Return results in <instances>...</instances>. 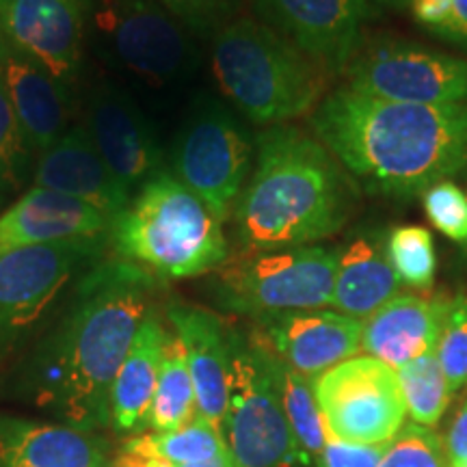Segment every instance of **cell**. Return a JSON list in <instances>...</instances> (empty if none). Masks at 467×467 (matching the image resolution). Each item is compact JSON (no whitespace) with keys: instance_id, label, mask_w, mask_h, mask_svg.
<instances>
[{"instance_id":"6da1fadb","label":"cell","mask_w":467,"mask_h":467,"mask_svg":"<svg viewBox=\"0 0 467 467\" xmlns=\"http://www.w3.org/2000/svg\"><path fill=\"white\" fill-rule=\"evenodd\" d=\"M154 285L151 273L119 258L91 268L28 361L33 400L76 429L110 424L115 377L151 307Z\"/></svg>"},{"instance_id":"d6a6232c","label":"cell","mask_w":467,"mask_h":467,"mask_svg":"<svg viewBox=\"0 0 467 467\" xmlns=\"http://www.w3.org/2000/svg\"><path fill=\"white\" fill-rule=\"evenodd\" d=\"M437 359L451 394L467 388V296H457L451 303V312L437 344Z\"/></svg>"},{"instance_id":"b9f144b4","label":"cell","mask_w":467,"mask_h":467,"mask_svg":"<svg viewBox=\"0 0 467 467\" xmlns=\"http://www.w3.org/2000/svg\"><path fill=\"white\" fill-rule=\"evenodd\" d=\"M0 200H3V195H0Z\"/></svg>"},{"instance_id":"4316f807","label":"cell","mask_w":467,"mask_h":467,"mask_svg":"<svg viewBox=\"0 0 467 467\" xmlns=\"http://www.w3.org/2000/svg\"><path fill=\"white\" fill-rule=\"evenodd\" d=\"M197 416L195 385H192L189 364L182 344L175 336H169L159 383L148 413V429L154 433H169L189 424Z\"/></svg>"},{"instance_id":"ffe728a7","label":"cell","mask_w":467,"mask_h":467,"mask_svg":"<svg viewBox=\"0 0 467 467\" xmlns=\"http://www.w3.org/2000/svg\"><path fill=\"white\" fill-rule=\"evenodd\" d=\"M0 76L33 154H42L69 128L72 89L58 83L48 69L0 39Z\"/></svg>"},{"instance_id":"9c48e42d","label":"cell","mask_w":467,"mask_h":467,"mask_svg":"<svg viewBox=\"0 0 467 467\" xmlns=\"http://www.w3.org/2000/svg\"><path fill=\"white\" fill-rule=\"evenodd\" d=\"M221 433L236 467H312L285 418L265 350L236 334Z\"/></svg>"},{"instance_id":"1f68e13d","label":"cell","mask_w":467,"mask_h":467,"mask_svg":"<svg viewBox=\"0 0 467 467\" xmlns=\"http://www.w3.org/2000/svg\"><path fill=\"white\" fill-rule=\"evenodd\" d=\"M424 213L437 232L467 247V192L454 180H441L422 192Z\"/></svg>"},{"instance_id":"2e32d148","label":"cell","mask_w":467,"mask_h":467,"mask_svg":"<svg viewBox=\"0 0 467 467\" xmlns=\"http://www.w3.org/2000/svg\"><path fill=\"white\" fill-rule=\"evenodd\" d=\"M258 323L260 329L251 340L312 383L361 350L364 320L336 309L279 314Z\"/></svg>"},{"instance_id":"d6986e66","label":"cell","mask_w":467,"mask_h":467,"mask_svg":"<svg viewBox=\"0 0 467 467\" xmlns=\"http://www.w3.org/2000/svg\"><path fill=\"white\" fill-rule=\"evenodd\" d=\"M167 314L195 385L197 416L221 429L230 399L232 334L225 331L223 320L208 309L171 303Z\"/></svg>"},{"instance_id":"836d02e7","label":"cell","mask_w":467,"mask_h":467,"mask_svg":"<svg viewBox=\"0 0 467 467\" xmlns=\"http://www.w3.org/2000/svg\"><path fill=\"white\" fill-rule=\"evenodd\" d=\"M197 39H213L236 17L241 0H154Z\"/></svg>"},{"instance_id":"8992f818","label":"cell","mask_w":467,"mask_h":467,"mask_svg":"<svg viewBox=\"0 0 467 467\" xmlns=\"http://www.w3.org/2000/svg\"><path fill=\"white\" fill-rule=\"evenodd\" d=\"M340 260L337 247L244 251L219 266L213 290L221 307L255 320L323 309L331 303Z\"/></svg>"},{"instance_id":"f35d334b","label":"cell","mask_w":467,"mask_h":467,"mask_svg":"<svg viewBox=\"0 0 467 467\" xmlns=\"http://www.w3.org/2000/svg\"><path fill=\"white\" fill-rule=\"evenodd\" d=\"M388 3H394V5H399V3H411V0H388Z\"/></svg>"},{"instance_id":"484cf974","label":"cell","mask_w":467,"mask_h":467,"mask_svg":"<svg viewBox=\"0 0 467 467\" xmlns=\"http://www.w3.org/2000/svg\"><path fill=\"white\" fill-rule=\"evenodd\" d=\"M265 355L268 359V366H271L273 379H275L279 400H282L284 413L288 418L292 433H295L296 441H299L306 459L314 467H318V459L325 448L327 431L323 424V416H320L317 394H314V383L309 379L301 377L296 370H292L290 366H285L282 359H277L268 350H265Z\"/></svg>"},{"instance_id":"7bdbcfd3","label":"cell","mask_w":467,"mask_h":467,"mask_svg":"<svg viewBox=\"0 0 467 467\" xmlns=\"http://www.w3.org/2000/svg\"><path fill=\"white\" fill-rule=\"evenodd\" d=\"M465 175H467V173H465Z\"/></svg>"},{"instance_id":"4fadbf2b","label":"cell","mask_w":467,"mask_h":467,"mask_svg":"<svg viewBox=\"0 0 467 467\" xmlns=\"http://www.w3.org/2000/svg\"><path fill=\"white\" fill-rule=\"evenodd\" d=\"M83 124L109 173L130 200L154 175L165 171V154L150 117L121 87L96 85L87 102Z\"/></svg>"},{"instance_id":"3957f363","label":"cell","mask_w":467,"mask_h":467,"mask_svg":"<svg viewBox=\"0 0 467 467\" xmlns=\"http://www.w3.org/2000/svg\"><path fill=\"white\" fill-rule=\"evenodd\" d=\"M358 203L353 178L303 128L279 124L255 134V162L232 214L244 251L306 247L340 232Z\"/></svg>"},{"instance_id":"5b68a950","label":"cell","mask_w":467,"mask_h":467,"mask_svg":"<svg viewBox=\"0 0 467 467\" xmlns=\"http://www.w3.org/2000/svg\"><path fill=\"white\" fill-rule=\"evenodd\" d=\"M117 258L162 279H189L230 258L223 223L195 192L161 171L110 223Z\"/></svg>"},{"instance_id":"cb8c5ba5","label":"cell","mask_w":467,"mask_h":467,"mask_svg":"<svg viewBox=\"0 0 467 467\" xmlns=\"http://www.w3.org/2000/svg\"><path fill=\"white\" fill-rule=\"evenodd\" d=\"M399 288L400 279L389 265L385 238L370 232L359 234L340 249L329 306L344 317L366 320L399 296Z\"/></svg>"},{"instance_id":"60d3db41","label":"cell","mask_w":467,"mask_h":467,"mask_svg":"<svg viewBox=\"0 0 467 467\" xmlns=\"http://www.w3.org/2000/svg\"><path fill=\"white\" fill-rule=\"evenodd\" d=\"M0 5H3V0H0Z\"/></svg>"},{"instance_id":"ab89813d","label":"cell","mask_w":467,"mask_h":467,"mask_svg":"<svg viewBox=\"0 0 467 467\" xmlns=\"http://www.w3.org/2000/svg\"><path fill=\"white\" fill-rule=\"evenodd\" d=\"M0 467H9V465H0Z\"/></svg>"},{"instance_id":"5bb4252c","label":"cell","mask_w":467,"mask_h":467,"mask_svg":"<svg viewBox=\"0 0 467 467\" xmlns=\"http://www.w3.org/2000/svg\"><path fill=\"white\" fill-rule=\"evenodd\" d=\"M89 26V0H3L0 39L74 89Z\"/></svg>"},{"instance_id":"f546056e","label":"cell","mask_w":467,"mask_h":467,"mask_svg":"<svg viewBox=\"0 0 467 467\" xmlns=\"http://www.w3.org/2000/svg\"><path fill=\"white\" fill-rule=\"evenodd\" d=\"M31 161L33 151L17 124L0 76V195L20 191L28 175L33 178Z\"/></svg>"},{"instance_id":"8d00e7d4","label":"cell","mask_w":467,"mask_h":467,"mask_svg":"<svg viewBox=\"0 0 467 467\" xmlns=\"http://www.w3.org/2000/svg\"><path fill=\"white\" fill-rule=\"evenodd\" d=\"M446 451L451 467H467V400L459 409L457 418H454Z\"/></svg>"},{"instance_id":"d590c367","label":"cell","mask_w":467,"mask_h":467,"mask_svg":"<svg viewBox=\"0 0 467 467\" xmlns=\"http://www.w3.org/2000/svg\"><path fill=\"white\" fill-rule=\"evenodd\" d=\"M388 443H350L327 433L318 467H379Z\"/></svg>"},{"instance_id":"52a82bcc","label":"cell","mask_w":467,"mask_h":467,"mask_svg":"<svg viewBox=\"0 0 467 467\" xmlns=\"http://www.w3.org/2000/svg\"><path fill=\"white\" fill-rule=\"evenodd\" d=\"M89 25L107 61L156 89L184 83L200 67L195 35L154 0H93Z\"/></svg>"},{"instance_id":"e0dca14e","label":"cell","mask_w":467,"mask_h":467,"mask_svg":"<svg viewBox=\"0 0 467 467\" xmlns=\"http://www.w3.org/2000/svg\"><path fill=\"white\" fill-rule=\"evenodd\" d=\"M110 221L89 203L31 186L0 213V254L42 244L109 238Z\"/></svg>"},{"instance_id":"d4e9b609","label":"cell","mask_w":467,"mask_h":467,"mask_svg":"<svg viewBox=\"0 0 467 467\" xmlns=\"http://www.w3.org/2000/svg\"><path fill=\"white\" fill-rule=\"evenodd\" d=\"M227 454L219 426L195 416L189 424L169 433L134 435L126 443L119 467H180Z\"/></svg>"},{"instance_id":"7a4b0ae2","label":"cell","mask_w":467,"mask_h":467,"mask_svg":"<svg viewBox=\"0 0 467 467\" xmlns=\"http://www.w3.org/2000/svg\"><path fill=\"white\" fill-rule=\"evenodd\" d=\"M309 130L350 178L394 197L467 173V102L379 100L342 87L309 115Z\"/></svg>"},{"instance_id":"277c9868","label":"cell","mask_w":467,"mask_h":467,"mask_svg":"<svg viewBox=\"0 0 467 467\" xmlns=\"http://www.w3.org/2000/svg\"><path fill=\"white\" fill-rule=\"evenodd\" d=\"M210 42L214 78L251 124H288L323 102L329 72L265 22L234 17Z\"/></svg>"},{"instance_id":"8fae6325","label":"cell","mask_w":467,"mask_h":467,"mask_svg":"<svg viewBox=\"0 0 467 467\" xmlns=\"http://www.w3.org/2000/svg\"><path fill=\"white\" fill-rule=\"evenodd\" d=\"M109 238L42 244L0 254V364L33 334L76 273Z\"/></svg>"},{"instance_id":"30bf717a","label":"cell","mask_w":467,"mask_h":467,"mask_svg":"<svg viewBox=\"0 0 467 467\" xmlns=\"http://www.w3.org/2000/svg\"><path fill=\"white\" fill-rule=\"evenodd\" d=\"M325 431L350 443H388L405 426L399 375L385 361L355 355L314 381Z\"/></svg>"},{"instance_id":"44dd1931","label":"cell","mask_w":467,"mask_h":467,"mask_svg":"<svg viewBox=\"0 0 467 467\" xmlns=\"http://www.w3.org/2000/svg\"><path fill=\"white\" fill-rule=\"evenodd\" d=\"M448 299L399 295L364 320L361 350L399 370L409 361L433 353L451 312Z\"/></svg>"},{"instance_id":"f1b7e54d","label":"cell","mask_w":467,"mask_h":467,"mask_svg":"<svg viewBox=\"0 0 467 467\" xmlns=\"http://www.w3.org/2000/svg\"><path fill=\"white\" fill-rule=\"evenodd\" d=\"M389 265L402 284L431 288L437 273V254L431 232L420 225H400L385 238Z\"/></svg>"},{"instance_id":"74e56055","label":"cell","mask_w":467,"mask_h":467,"mask_svg":"<svg viewBox=\"0 0 467 467\" xmlns=\"http://www.w3.org/2000/svg\"><path fill=\"white\" fill-rule=\"evenodd\" d=\"M180 467H236V465H234L230 452H227V454H221L217 459L203 461V463H191V465H180Z\"/></svg>"},{"instance_id":"e575fe53","label":"cell","mask_w":467,"mask_h":467,"mask_svg":"<svg viewBox=\"0 0 467 467\" xmlns=\"http://www.w3.org/2000/svg\"><path fill=\"white\" fill-rule=\"evenodd\" d=\"M411 14L443 42L467 48V0H411Z\"/></svg>"},{"instance_id":"83f0119b","label":"cell","mask_w":467,"mask_h":467,"mask_svg":"<svg viewBox=\"0 0 467 467\" xmlns=\"http://www.w3.org/2000/svg\"><path fill=\"white\" fill-rule=\"evenodd\" d=\"M396 375H399L407 416H411V422L435 429L452 399L440 359H437V350L409 361L396 370Z\"/></svg>"},{"instance_id":"ac0fdd59","label":"cell","mask_w":467,"mask_h":467,"mask_svg":"<svg viewBox=\"0 0 467 467\" xmlns=\"http://www.w3.org/2000/svg\"><path fill=\"white\" fill-rule=\"evenodd\" d=\"M31 180L33 186L39 189L89 203L109 217L110 223L130 203V197L109 173L83 121L69 126L48 150L37 156Z\"/></svg>"},{"instance_id":"603a6c76","label":"cell","mask_w":467,"mask_h":467,"mask_svg":"<svg viewBox=\"0 0 467 467\" xmlns=\"http://www.w3.org/2000/svg\"><path fill=\"white\" fill-rule=\"evenodd\" d=\"M169 334L154 307L148 309L110 392V424L117 433L139 435L148 429V413L159 383Z\"/></svg>"},{"instance_id":"ba28073f","label":"cell","mask_w":467,"mask_h":467,"mask_svg":"<svg viewBox=\"0 0 467 467\" xmlns=\"http://www.w3.org/2000/svg\"><path fill=\"white\" fill-rule=\"evenodd\" d=\"M169 162V173L225 223L254 171L255 137L230 109L203 98L175 134Z\"/></svg>"},{"instance_id":"4dcf8cb0","label":"cell","mask_w":467,"mask_h":467,"mask_svg":"<svg viewBox=\"0 0 467 467\" xmlns=\"http://www.w3.org/2000/svg\"><path fill=\"white\" fill-rule=\"evenodd\" d=\"M379 467H451L446 443L433 429L405 422Z\"/></svg>"},{"instance_id":"7c38bea8","label":"cell","mask_w":467,"mask_h":467,"mask_svg":"<svg viewBox=\"0 0 467 467\" xmlns=\"http://www.w3.org/2000/svg\"><path fill=\"white\" fill-rule=\"evenodd\" d=\"M348 89L411 104L467 102V58L383 39L359 50L347 67Z\"/></svg>"},{"instance_id":"7402d4cb","label":"cell","mask_w":467,"mask_h":467,"mask_svg":"<svg viewBox=\"0 0 467 467\" xmlns=\"http://www.w3.org/2000/svg\"><path fill=\"white\" fill-rule=\"evenodd\" d=\"M0 465L107 467V454L91 431L69 424L0 418Z\"/></svg>"},{"instance_id":"9a60e30c","label":"cell","mask_w":467,"mask_h":467,"mask_svg":"<svg viewBox=\"0 0 467 467\" xmlns=\"http://www.w3.org/2000/svg\"><path fill=\"white\" fill-rule=\"evenodd\" d=\"M255 11L329 74H344L359 52L368 0H255Z\"/></svg>"}]
</instances>
